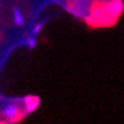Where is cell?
Masks as SVG:
<instances>
[{
    "label": "cell",
    "instance_id": "1",
    "mask_svg": "<svg viewBox=\"0 0 124 124\" xmlns=\"http://www.w3.org/2000/svg\"><path fill=\"white\" fill-rule=\"evenodd\" d=\"M25 116L26 112L19 102H8L0 108V120L4 124H15Z\"/></svg>",
    "mask_w": 124,
    "mask_h": 124
},
{
    "label": "cell",
    "instance_id": "2",
    "mask_svg": "<svg viewBox=\"0 0 124 124\" xmlns=\"http://www.w3.org/2000/svg\"><path fill=\"white\" fill-rule=\"evenodd\" d=\"M38 98L37 97H34V95H30V97H26L25 100H23V109H25L26 115H29L30 112H33L34 109H36L37 106H38Z\"/></svg>",
    "mask_w": 124,
    "mask_h": 124
},
{
    "label": "cell",
    "instance_id": "3",
    "mask_svg": "<svg viewBox=\"0 0 124 124\" xmlns=\"http://www.w3.org/2000/svg\"><path fill=\"white\" fill-rule=\"evenodd\" d=\"M12 21H14L15 26H19V27L25 25V16H23V12L21 11V8H12Z\"/></svg>",
    "mask_w": 124,
    "mask_h": 124
},
{
    "label": "cell",
    "instance_id": "4",
    "mask_svg": "<svg viewBox=\"0 0 124 124\" xmlns=\"http://www.w3.org/2000/svg\"><path fill=\"white\" fill-rule=\"evenodd\" d=\"M42 25H44L42 22H40V23H37V25H34L33 30H31V34H33V37H36L37 34L41 31V29H42Z\"/></svg>",
    "mask_w": 124,
    "mask_h": 124
}]
</instances>
